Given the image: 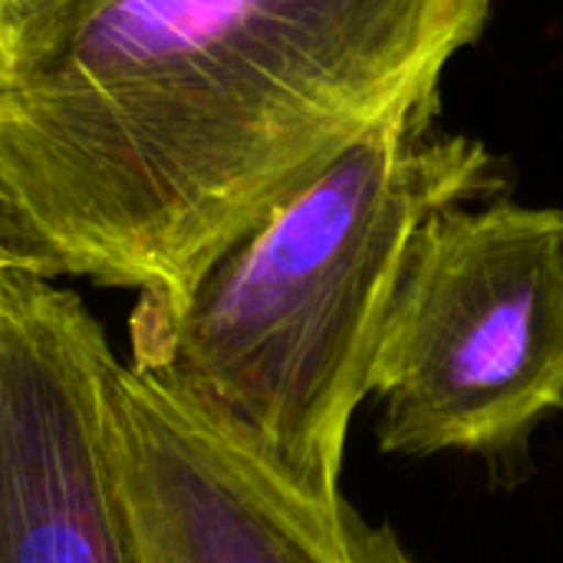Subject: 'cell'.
Here are the masks:
<instances>
[{
  "mask_svg": "<svg viewBox=\"0 0 563 563\" xmlns=\"http://www.w3.org/2000/svg\"><path fill=\"white\" fill-rule=\"evenodd\" d=\"M115 363L56 277L0 274V563H132L106 422Z\"/></svg>",
  "mask_w": 563,
  "mask_h": 563,
  "instance_id": "obj_5",
  "label": "cell"
},
{
  "mask_svg": "<svg viewBox=\"0 0 563 563\" xmlns=\"http://www.w3.org/2000/svg\"><path fill=\"white\" fill-rule=\"evenodd\" d=\"M369 393L386 455L501 452L563 409V211L475 201L416 238Z\"/></svg>",
  "mask_w": 563,
  "mask_h": 563,
  "instance_id": "obj_3",
  "label": "cell"
},
{
  "mask_svg": "<svg viewBox=\"0 0 563 563\" xmlns=\"http://www.w3.org/2000/svg\"><path fill=\"white\" fill-rule=\"evenodd\" d=\"M13 267H26V271H40L49 274L46 257L40 254L36 241L30 238V231L23 228L20 214L13 211L10 198L0 191V274L13 271ZM53 277V274H49Z\"/></svg>",
  "mask_w": 563,
  "mask_h": 563,
  "instance_id": "obj_6",
  "label": "cell"
},
{
  "mask_svg": "<svg viewBox=\"0 0 563 563\" xmlns=\"http://www.w3.org/2000/svg\"><path fill=\"white\" fill-rule=\"evenodd\" d=\"M63 0H0V63L23 43V36Z\"/></svg>",
  "mask_w": 563,
  "mask_h": 563,
  "instance_id": "obj_7",
  "label": "cell"
},
{
  "mask_svg": "<svg viewBox=\"0 0 563 563\" xmlns=\"http://www.w3.org/2000/svg\"><path fill=\"white\" fill-rule=\"evenodd\" d=\"M492 0H63L0 63V191L49 274L175 310L389 115Z\"/></svg>",
  "mask_w": 563,
  "mask_h": 563,
  "instance_id": "obj_1",
  "label": "cell"
},
{
  "mask_svg": "<svg viewBox=\"0 0 563 563\" xmlns=\"http://www.w3.org/2000/svg\"><path fill=\"white\" fill-rule=\"evenodd\" d=\"M106 422L132 563H416L393 528L303 488L148 366L119 356Z\"/></svg>",
  "mask_w": 563,
  "mask_h": 563,
  "instance_id": "obj_4",
  "label": "cell"
},
{
  "mask_svg": "<svg viewBox=\"0 0 563 563\" xmlns=\"http://www.w3.org/2000/svg\"><path fill=\"white\" fill-rule=\"evenodd\" d=\"M409 106L340 152L224 251L175 310L132 307L129 360L317 495H340L416 238L498 188L495 155Z\"/></svg>",
  "mask_w": 563,
  "mask_h": 563,
  "instance_id": "obj_2",
  "label": "cell"
}]
</instances>
